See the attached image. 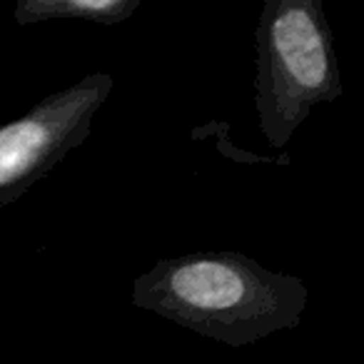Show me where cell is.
I'll return each instance as SVG.
<instances>
[{
    "instance_id": "obj_1",
    "label": "cell",
    "mask_w": 364,
    "mask_h": 364,
    "mask_svg": "<svg viewBox=\"0 0 364 364\" xmlns=\"http://www.w3.org/2000/svg\"><path fill=\"white\" fill-rule=\"evenodd\" d=\"M130 302L225 347H247L302 322L304 279L242 252H190L157 259L132 284Z\"/></svg>"
},
{
    "instance_id": "obj_2",
    "label": "cell",
    "mask_w": 364,
    "mask_h": 364,
    "mask_svg": "<svg viewBox=\"0 0 364 364\" xmlns=\"http://www.w3.org/2000/svg\"><path fill=\"white\" fill-rule=\"evenodd\" d=\"M259 130L282 150L322 102L342 97L334 36L319 0H267L255 28Z\"/></svg>"
},
{
    "instance_id": "obj_4",
    "label": "cell",
    "mask_w": 364,
    "mask_h": 364,
    "mask_svg": "<svg viewBox=\"0 0 364 364\" xmlns=\"http://www.w3.org/2000/svg\"><path fill=\"white\" fill-rule=\"evenodd\" d=\"M142 0H18L13 18L18 26L48 21H87L120 26L137 13Z\"/></svg>"
},
{
    "instance_id": "obj_3",
    "label": "cell",
    "mask_w": 364,
    "mask_h": 364,
    "mask_svg": "<svg viewBox=\"0 0 364 364\" xmlns=\"http://www.w3.org/2000/svg\"><path fill=\"white\" fill-rule=\"evenodd\" d=\"M112 85L110 73H90L0 125V208L18 203L73 150L85 145Z\"/></svg>"
}]
</instances>
